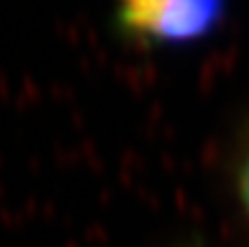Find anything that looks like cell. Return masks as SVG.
<instances>
[{
    "mask_svg": "<svg viewBox=\"0 0 249 247\" xmlns=\"http://www.w3.org/2000/svg\"><path fill=\"white\" fill-rule=\"evenodd\" d=\"M225 0H116L123 35L149 44L181 46L210 35L223 22Z\"/></svg>",
    "mask_w": 249,
    "mask_h": 247,
    "instance_id": "6da1fadb",
    "label": "cell"
},
{
    "mask_svg": "<svg viewBox=\"0 0 249 247\" xmlns=\"http://www.w3.org/2000/svg\"><path fill=\"white\" fill-rule=\"evenodd\" d=\"M234 184H236V195L241 201V208L245 212V219L249 221V140L245 144L241 160L236 164V175H234Z\"/></svg>",
    "mask_w": 249,
    "mask_h": 247,
    "instance_id": "7a4b0ae2",
    "label": "cell"
}]
</instances>
